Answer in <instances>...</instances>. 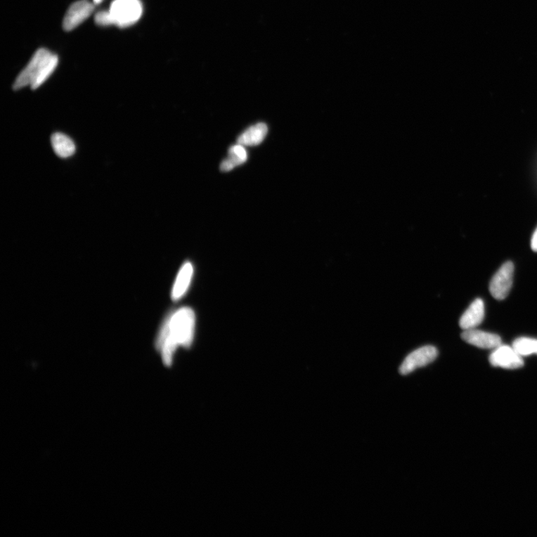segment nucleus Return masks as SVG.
<instances>
[{"label":"nucleus","mask_w":537,"mask_h":537,"mask_svg":"<svg viewBox=\"0 0 537 537\" xmlns=\"http://www.w3.org/2000/svg\"><path fill=\"white\" fill-rule=\"evenodd\" d=\"M95 22L100 26L107 27L113 25V21L108 11L98 12L95 16Z\"/></svg>","instance_id":"15"},{"label":"nucleus","mask_w":537,"mask_h":537,"mask_svg":"<svg viewBox=\"0 0 537 537\" xmlns=\"http://www.w3.org/2000/svg\"><path fill=\"white\" fill-rule=\"evenodd\" d=\"M95 4L89 0H80L73 4L67 10L63 20V29L72 31L80 25L85 20H87L93 13Z\"/></svg>","instance_id":"7"},{"label":"nucleus","mask_w":537,"mask_h":537,"mask_svg":"<svg viewBox=\"0 0 537 537\" xmlns=\"http://www.w3.org/2000/svg\"><path fill=\"white\" fill-rule=\"evenodd\" d=\"M247 157V152L244 145L239 143L233 145L229 149L228 157L222 162L221 169L223 172H229L235 167L245 163Z\"/></svg>","instance_id":"12"},{"label":"nucleus","mask_w":537,"mask_h":537,"mask_svg":"<svg viewBox=\"0 0 537 537\" xmlns=\"http://www.w3.org/2000/svg\"><path fill=\"white\" fill-rule=\"evenodd\" d=\"M437 349L432 346H426L413 351L401 365L399 372L406 375L418 368L425 367L436 360Z\"/></svg>","instance_id":"5"},{"label":"nucleus","mask_w":537,"mask_h":537,"mask_svg":"<svg viewBox=\"0 0 537 537\" xmlns=\"http://www.w3.org/2000/svg\"><path fill=\"white\" fill-rule=\"evenodd\" d=\"M512 347L522 357L529 356L536 354L537 355V339L529 337H520L517 339Z\"/></svg>","instance_id":"14"},{"label":"nucleus","mask_w":537,"mask_h":537,"mask_svg":"<svg viewBox=\"0 0 537 537\" xmlns=\"http://www.w3.org/2000/svg\"><path fill=\"white\" fill-rule=\"evenodd\" d=\"M515 265L505 263L493 277L490 284L492 296L498 300L505 299L509 295L514 279Z\"/></svg>","instance_id":"4"},{"label":"nucleus","mask_w":537,"mask_h":537,"mask_svg":"<svg viewBox=\"0 0 537 537\" xmlns=\"http://www.w3.org/2000/svg\"><path fill=\"white\" fill-rule=\"evenodd\" d=\"M58 64V56L40 48L37 51L27 66L20 73L14 84V89L20 90L30 86L38 89L53 75Z\"/></svg>","instance_id":"2"},{"label":"nucleus","mask_w":537,"mask_h":537,"mask_svg":"<svg viewBox=\"0 0 537 537\" xmlns=\"http://www.w3.org/2000/svg\"><path fill=\"white\" fill-rule=\"evenodd\" d=\"M103 1V0H93V4H100Z\"/></svg>","instance_id":"17"},{"label":"nucleus","mask_w":537,"mask_h":537,"mask_svg":"<svg viewBox=\"0 0 537 537\" xmlns=\"http://www.w3.org/2000/svg\"><path fill=\"white\" fill-rule=\"evenodd\" d=\"M193 274V268L190 263H187L181 267L172 291L174 300H179L185 295L190 286Z\"/></svg>","instance_id":"11"},{"label":"nucleus","mask_w":537,"mask_h":537,"mask_svg":"<svg viewBox=\"0 0 537 537\" xmlns=\"http://www.w3.org/2000/svg\"><path fill=\"white\" fill-rule=\"evenodd\" d=\"M485 315L484 303L481 299H476L460 320V326L463 330L477 328L484 321Z\"/></svg>","instance_id":"9"},{"label":"nucleus","mask_w":537,"mask_h":537,"mask_svg":"<svg viewBox=\"0 0 537 537\" xmlns=\"http://www.w3.org/2000/svg\"><path fill=\"white\" fill-rule=\"evenodd\" d=\"M108 11L113 25L127 28L140 20L143 14V6L140 0H114Z\"/></svg>","instance_id":"3"},{"label":"nucleus","mask_w":537,"mask_h":537,"mask_svg":"<svg viewBox=\"0 0 537 537\" xmlns=\"http://www.w3.org/2000/svg\"><path fill=\"white\" fill-rule=\"evenodd\" d=\"M531 249L533 251L537 252V228L534 231V233L531 239Z\"/></svg>","instance_id":"16"},{"label":"nucleus","mask_w":537,"mask_h":537,"mask_svg":"<svg viewBox=\"0 0 537 537\" xmlns=\"http://www.w3.org/2000/svg\"><path fill=\"white\" fill-rule=\"evenodd\" d=\"M268 128L260 123L254 125L242 133L238 138V143L244 146H254L261 144L266 136Z\"/></svg>","instance_id":"10"},{"label":"nucleus","mask_w":537,"mask_h":537,"mask_svg":"<svg viewBox=\"0 0 537 537\" xmlns=\"http://www.w3.org/2000/svg\"><path fill=\"white\" fill-rule=\"evenodd\" d=\"M462 339L470 345L481 349H496L502 344V339L493 333L469 329L462 333Z\"/></svg>","instance_id":"8"},{"label":"nucleus","mask_w":537,"mask_h":537,"mask_svg":"<svg viewBox=\"0 0 537 537\" xmlns=\"http://www.w3.org/2000/svg\"><path fill=\"white\" fill-rule=\"evenodd\" d=\"M523 357L515 349L505 345H500L493 351L490 362L496 368L507 370H517L523 367Z\"/></svg>","instance_id":"6"},{"label":"nucleus","mask_w":537,"mask_h":537,"mask_svg":"<svg viewBox=\"0 0 537 537\" xmlns=\"http://www.w3.org/2000/svg\"><path fill=\"white\" fill-rule=\"evenodd\" d=\"M51 143L56 154L63 158L75 155L76 145L68 136L63 133H56L51 138Z\"/></svg>","instance_id":"13"},{"label":"nucleus","mask_w":537,"mask_h":537,"mask_svg":"<svg viewBox=\"0 0 537 537\" xmlns=\"http://www.w3.org/2000/svg\"><path fill=\"white\" fill-rule=\"evenodd\" d=\"M195 322L193 311L183 308L171 316L164 325L157 339V347L167 365L172 363L174 353L179 346L189 347L191 345Z\"/></svg>","instance_id":"1"}]
</instances>
